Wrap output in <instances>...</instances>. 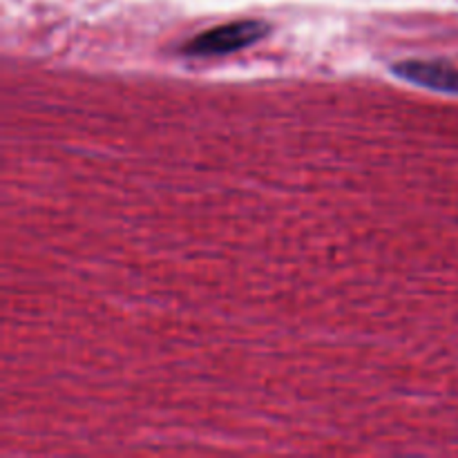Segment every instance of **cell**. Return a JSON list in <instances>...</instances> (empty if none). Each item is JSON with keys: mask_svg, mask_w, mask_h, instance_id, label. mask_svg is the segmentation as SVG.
I'll use <instances>...</instances> for the list:
<instances>
[{"mask_svg": "<svg viewBox=\"0 0 458 458\" xmlns=\"http://www.w3.org/2000/svg\"><path fill=\"white\" fill-rule=\"evenodd\" d=\"M394 74L420 88L458 97V67L445 61H403L394 65Z\"/></svg>", "mask_w": 458, "mask_h": 458, "instance_id": "7a4b0ae2", "label": "cell"}, {"mask_svg": "<svg viewBox=\"0 0 458 458\" xmlns=\"http://www.w3.org/2000/svg\"><path fill=\"white\" fill-rule=\"evenodd\" d=\"M268 27L262 21H237L213 27L183 45L188 56H224L250 47L267 36Z\"/></svg>", "mask_w": 458, "mask_h": 458, "instance_id": "6da1fadb", "label": "cell"}]
</instances>
